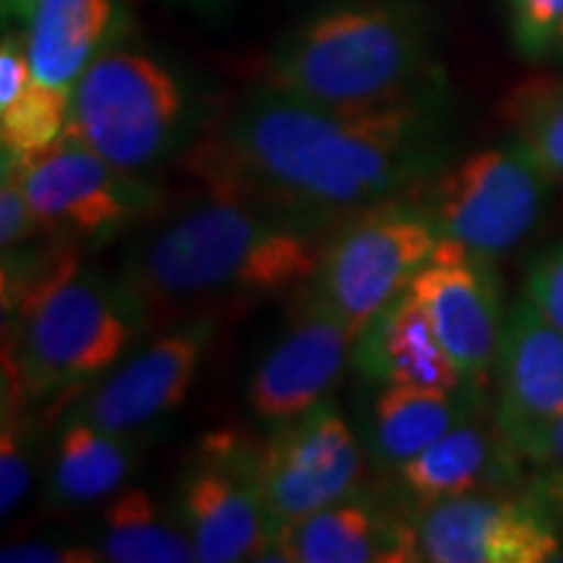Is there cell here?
Wrapping results in <instances>:
<instances>
[{
  "label": "cell",
  "mask_w": 563,
  "mask_h": 563,
  "mask_svg": "<svg viewBox=\"0 0 563 563\" xmlns=\"http://www.w3.org/2000/svg\"><path fill=\"white\" fill-rule=\"evenodd\" d=\"M0 3H3V16L5 19L26 21L34 0H0Z\"/></svg>",
  "instance_id": "33"
},
{
  "label": "cell",
  "mask_w": 563,
  "mask_h": 563,
  "mask_svg": "<svg viewBox=\"0 0 563 563\" xmlns=\"http://www.w3.org/2000/svg\"><path fill=\"white\" fill-rule=\"evenodd\" d=\"M42 238L37 214L26 199L16 159H0V249H16Z\"/></svg>",
  "instance_id": "27"
},
{
  "label": "cell",
  "mask_w": 563,
  "mask_h": 563,
  "mask_svg": "<svg viewBox=\"0 0 563 563\" xmlns=\"http://www.w3.org/2000/svg\"><path fill=\"white\" fill-rule=\"evenodd\" d=\"M16 376L3 371L0 389V514L9 519L24 504L37 473V420Z\"/></svg>",
  "instance_id": "24"
},
{
  "label": "cell",
  "mask_w": 563,
  "mask_h": 563,
  "mask_svg": "<svg viewBox=\"0 0 563 563\" xmlns=\"http://www.w3.org/2000/svg\"><path fill=\"white\" fill-rule=\"evenodd\" d=\"M527 490L545 506L551 519L563 534V467L561 470H540L532 473Z\"/></svg>",
  "instance_id": "30"
},
{
  "label": "cell",
  "mask_w": 563,
  "mask_h": 563,
  "mask_svg": "<svg viewBox=\"0 0 563 563\" xmlns=\"http://www.w3.org/2000/svg\"><path fill=\"white\" fill-rule=\"evenodd\" d=\"M522 295L563 332V243L534 258Z\"/></svg>",
  "instance_id": "28"
},
{
  "label": "cell",
  "mask_w": 563,
  "mask_h": 563,
  "mask_svg": "<svg viewBox=\"0 0 563 563\" xmlns=\"http://www.w3.org/2000/svg\"><path fill=\"white\" fill-rule=\"evenodd\" d=\"M511 136L563 186V81L530 87L514 102Z\"/></svg>",
  "instance_id": "25"
},
{
  "label": "cell",
  "mask_w": 563,
  "mask_h": 563,
  "mask_svg": "<svg viewBox=\"0 0 563 563\" xmlns=\"http://www.w3.org/2000/svg\"><path fill=\"white\" fill-rule=\"evenodd\" d=\"M217 118L191 70L123 42L70 89L66 139L123 170L154 175L186 157Z\"/></svg>",
  "instance_id": "5"
},
{
  "label": "cell",
  "mask_w": 563,
  "mask_h": 563,
  "mask_svg": "<svg viewBox=\"0 0 563 563\" xmlns=\"http://www.w3.org/2000/svg\"><path fill=\"white\" fill-rule=\"evenodd\" d=\"M418 561L548 563L563 559V534L530 490H481L410 514Z\"/></svg>",
  "instance_id": "11"
},
{
  "label": "cell",
  "mask_w": 563,
  "mask_h": 563,
  "mask_svg": "<svg viewBox=\"0 0 563 563\" xmlns=\"http://www.w3.org/2000/svg\"><path fill=\"white\" fill-rule=\"evenodd\" d=\"M264 561L415 563L418 553L410 514L361 483L323 509L274 527Z\"/></svg>",
  "instance_id": "16"
},
{
  "label": "cell",
  "mask_w": 563,
  "mask_h": 563,
  "mask_svg": "<svg viewBox=\"0 0 563 563\" xmlns=\"http://www.w3.org/2000/svg\"><path fill=\"white\" fill-rule=\"evenodd\" d=\"M141 435L112 433L108 428L63 412L55 426L45 464L42 496L51 509H81L108 501L136 473Z\"/></svg>",
  "instance_id": "21"
},
{
  "label": "cell",
  "mask_w": 563,
  "mask_h": 563,
  "mask_svg": "<svg viewBox=\"0 0 563 563\" xmlns=\"http://www.w3.org/2000/svg\"><path fill=\"white\" fill-rule=\"evenodd\" d=\"M525 464L532 473L563 467V420L555 422L543 439L534 443V446H530V452L525 454Z\"/></svg>",
  "instance_id": "31"
},
{
  "label": "cell",
  "mask_w": 563,
  "mask_h": 563,
  "mask_svg": "<svg viewBox=\"0 0 563 563\" xmlns=\"http://www.w3.org/2000/svg\"><path fill=\"white\" fill-rule=\"evenodd\" d=\"M214 313H191L133 347L68 412L112 433L144 435L186 405L217 336Z\"/></svg>",
  "instance_id": "10"
},
{
  "label": "cell",
  "mask_w": 563,
  "mask_h": 563,
  "mask_svg": "<svg viewBox=\"0 0 563 563\" xmlns=\"http://www.w3.org/2000/svg\"><path fill=\"white\" fill-rule=\"evenodd\" d=\"M522 464V456L498 431L490 407L386 473L391 477L389 496L412 514L467 493L511 490L519 483Z\"/></svg>",
  "instance_id": "17"
},
{
  "label": "cell",
  "mask_w": 563,
  "mask_h": 563,
  "mask_svg": "<svg viewBox=\"0 0 563 563\" xmlns=\"http://www.w3.org/2000/svg\"><path fill=\"white\" fill-rule=\"evenodd\" d=\"M490 399L498 431L522 462L563 420V332L525 295L506 313Z\"/></svg>",
  "instance_id": "15"
},
{
  "label": "cell",
  "mask_w": 563,
  "mask_h": 563,
  "mask_svg": "<svg viewBox=\"0 0 563 563\" xmlns=\"http://www.w3.org/2000/svg\"><path fill=\"white\" fill-rule=\"evenodd\" d=\"M16 165L42 235L79 253L102 251L133 235L159 214L165 201L154 175L123 170L74 139L32 159H16Z\"/></svg>",
  "instance_id": "8"
},
{
  "label": "cell",
  "mask_w": 563,
  "mask_h": 563,
  "mask_svg": "<svg viewBox=\"0 0 563 563\" xmlns=\"http://www.w3.org/2000/svg\"><path fill=\"white\" fill-rule=\"evenodd\" d=\"M258 483L274 527L347 496L363 477V441L332 399L279 422L256 443Z\"/></svg>",
  "instance_id": "12"
},
{
  "label": "cell",
  "mask_w": 563,
  "mask_h": 563,
  "mask_svg": "<svg viewBox=\"0 0 563 563\" xmlns=\"http://www.w3.org/2000/svg\"><path fill=\"white\" fill-rule=\"evenodd\" d=\"M452 159L446 81L405 100L329 104L262 84L196 141L183 170L235 196L332 230L412 194Z\"/></svg>",
  "instance_id": "1"
},
{
  "label": "cell",
  "mask_w": 563,
  "mask_h": 563,
  "mask_svg": "<svg viewBox=\"0 0 563 563\" xmlns=\"http://www.w3.org/2000/svg\"><path fill=\"white\" fill-rule=\"evenodd\" d=\"M91 545L115 563H194L196 548L150 490L125 485L112 493L91 525Z\"/></svg>",
  "instance_id": "23"
},
{
  "label": "cell",
  "mask_w": 563,
  "mask_h": 563,
  "mask_svg": "<svg viewBox=\"0 0 563 563\" xmlns=\"http://www.w3.org/2000/svg\"><path fill=\"white\" fill-rule=\"evenodd\" d=\"M441 24L428 0L336 5L282 34L264 84L329 104L405 100L443 84Z\"/></svg>",
  "instance_id": "3"
},
{
  "label": "cell",
  "mask_w": 563,
  "mask_h": 563,
  "mask_svg": "<svg viewBox=\"0 0 563 563\" xmlns=\"http://www.w3.org/2000/svg\"><path fill=\"white\" fill-rule=\"evenodd\" d=\"M553 186L551 175L511 136L452 157L407 196L441 241L498 262L540 228Z\"/></svg>",
  "instance_id": "6"
},
{
  "label": "cell",
  "mask_w": 563,
  "mask_h": 563,
  "mask_svg": "<svg viewBox=\"0 0 563 563\" xmlns=\"http://www.w3.org/2000/svg\"><path fill=\"white\" fill-rule=\"evenodd\" d=\"M327 235L295 217L199 188L133 238L118 272L154 321L199 300L300 290L319 266Z\"/></svg>",
  "instance_id": "2"
},
{
  "label": "cell",
  "mask_w": 563,
  "mask_h": 563,
  "mask_svg": "<svg viewBox=\"0 0 563 563\" xmlns=\"http://www.w3.org/2000/svg\"><path fill=\"white\" fill-rule=\"evenodd\" d=\"M553 58L563 60V26H561V32H559V40H555V47H553Z\"/></svg>",
  "instance_id": "34"
},
{
  "label": "cell",
  "mask_w": 563,
  "mask_h": 563,
  "mask_svg": "<svg viewBox=\"0 0 563 563\" xmlns=\"http://www.w3.org/2000/svg\"><path fill=\"white\" fill-rule=\"evenodd\" d=\"M150 323V308L121 272L68 253L3 316V371L32 405L74 397L115 368Z\"/></svg>",
  "instance_id": "4"
},
{
  "label": "cell",
  "mask_w": 563,
  "mask_h": 563,
  "mask_svg": "<svg viewBox=\"0 0 563 563\" xmlns=\"http://www.w3.org/2000/svg\"><path fill=\"white\" fill-rule=\"evenodd\" d=\"M363 405L361 441L365 454L384 473L412 460L462 420L493 407L488 391L475 386L435 389V386L368 384Z\"/></svg>",
  "instance_id": "18"
},
{
  "label": "cell",
  "mask_w": 563,
  "mask_h": 563,
  "mask_svg": "<svg viewBox=\"0 0 563 563\" xmlns=\"http://www.w3.org/2000/svg\"><path fill=\"white\" fill-rule=\"evenodd\" d=\"M439 241L410 196L382 201L329 230L319 266L302 290L357 336L386 302L410 287Z\"/></svg>",
  "instance_id": "7"
},
{
  "label": "cell",
  "mask_w": 563,
  "mask_h": 563,
  "mask_svg": "<svg viewBox=\"0 0 563 563\" xmlns=\"http://www.w3.org/2000/svg\"><path fill=\"white\" fill-rule=\"evenodd\" d=\"M350 365L361 373L365 384L435 386V389L470 386L443 350L431 319L415 300L410 287L386 302L357 332Z\"/></svg>",
  "instance_id": "20"
},
{
  "label": "cell",
  "mask_w": 563,
  "mask_h": 563,
  "mask_svg": "<svg viewBox=\"0 0 563 563\" xmlns=\"http://www.w3.org/2000/svg\"><path fill=\"white\" fill-rule=\"evenodd\" d=\"M70 91L42 84L30 66L24 32L0 42V154L32 159L66 139Z\"/></svg>",
  "instance_id": "22"
},
{
  "label": "cell",
  "mask_w": 563,
  "mask_h": 563,
  "mask_svg": "<svg viewBox=\"0 0 563 563\" xmlns=\"http://www.w3.org/2000/svg\"><path fill=\"white\" fill-rule=\"evenodd\" d=\"M24 26L34 76L70 91L91 63L129 42L133 19L125 0H34Z\"/></svg>",
  "instance_id": "19"
},
{
  "label": "cell",
  "mask_w": 563,
  "mask_h": 563,
  "mask_svg": "<svg viewBox=\"0 0 563 563\" xmlns=\"http://www.w3.org/2000/svg\"><path fill=\"white\" fill-rule=\"evenodd\" d=\"M5 563H100L102 553L91 543H60V540H26L5 545L0 553Z\"/></svg>",
  "instance_id": "29"
},
{
  "label": "cell",
  "mask_w": 563,
  "mask_h": 563,
  "mask_svg": "<svg viewBox=\"0 0 563 563\" xmlns=\"http://www.w3.org/2000/svg\"><path fill=\"white\" fill-rule=\"evenodd\" d=\"M165 3L175 5V9H188L199 13L203 19H222L230 11L232 0H165Z\"/></svg>",
  "instance_id": "32"
},
{
  "label": "cell",
  "mask_w": 563,
  "mask_h": 563,
  "mask_svg": "<svg viewBox=\"0 0 563 563\" xmlns=\"http://www.w3.org/2000/svg\"><path fill=\"white\" fill-rule=\"evenodd\" d=\"M170 509L199 563L264 561L274 538L256 467V443L243 435L207 433L175 481Z\"/></svg>",
  "instance_id": "9"
},
{
  "label": "cell",
  "mask_w": 563,
  "mask_h": 563,
  "mask_svg": "<svg viewBox=\"0 0 563 563\" xmlns=\"http://www.w3.org/2000/svg\"><path fill=\"white\" fill-rule=\"evenodd\" d=\"M506 24L519 58L530 63L553 58L563 26V0H509Z\"/></svg>",
  "instance_id": "26"
},
{
  "label": "cell",
  "mask_w": 563,
  "mask_h": 563,
  "mask_svg": "<svg viewBox=\"0 0 563 563\" xmlns=\"http://www.w3.org/2000/svg\"><path fill=\"white\" fill-rule=\"evenodd\" d=\"M410 292L431 319L464 382L490 394L493 365L509 313L496 262L439 241L431 262L410 282Z\"/></svg>",
  "instance_id": "13"
},
{
  "label": "cell",
  "mask_w": 563,
  "mask_h": 563,
  "mask_svg": "<svg viewBox=\"0 0 563 563\" xmlns=\"http://www.w3.org/2000/svg\"><path fill=\"white\" fill-rule=\"evenodd\" d=\"M352 342L355 334L302 290L298 313L253 363L245 382V402L258 426L269 431L332 399L352 361Z\"/></svg>",
  "instance_id": "14"
}]
</instances>
